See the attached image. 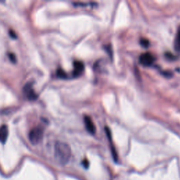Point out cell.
Returning a JSON list of instances; mask_svg holds the SVG:
<instances>
[{
	"label": "cell",
	"mask_w": 180,
	"mask_h": 180,
	"mask_svg": "<svg viewBox=\"0 0 180 180\" xmlns=\"http://www.w3.org/2000/svg\"><path fill=\"white\" fill-rule=\"evenodd\" d=\"M54 157L60 165H66L71 157L70 146L63 141H56L54 146Z\"/></svg>",
	"instance_id": "1"
},
{
	"label": "cell",
	"mask_w": 180,
	"mask_h": 180,
	"mask_svg": "<svg viewBox=\"0 0 180 180\" xmlns=\"http://www.w3.org/2000/svg\"><path fill=\"white\" fill-rule=\"evenodd\" d=\"M43 134H44V129L43 128L38 126L31 129L28 135V139L32 144H38L42 139Z\"/></svg>",
	"instance_id": "2"
},
{
	"label": "cell",
	"mask_w": 180,
	"mask_h": 180,
	"mask_svg": "<svg viewBox=\"0 0 180 180\" xmlns=\"http://www.w3.org/2000/svg\"><path fill=\"white\" fill-rule=\"evenodd\" d=\"M155 58L153 55L149 52L142 53L139 57V62L144 66H150L153 63Z\"/></svg>",
	"instance_id": "3"
},
{
	"label": "cell",
	"mask_w": 180,
	"mask_h": 180,
	"mask_svg": "<svg viewBox=\"0 0 180 180\" xmlns=\"http://www.w3.org/2000/svg\"><path fill=\"white\" fill-rule=\"evenodd\" d=\"M23 91L27 95V98L31 101L35 100L37 98V95L35 94L34 91L32 89V84L30 83H27L25 86L23 87Z\"/></svg>",
	"instance_id": "4"
},
{
	"label": "cell",
	"mask_w": 180,
	"mask_h": 180,
	"mask_svg": "<svg viewBox=\"0 0 180 180\" xmlns=\"http://www.w3.org/2000/svg\"><path fill=\"white\" fill-rule=\"evenodd\" d=\"M74 70H73V76L74 77H78L84 71V63L81 61H75L73 63Z\"/></svg>",
	"instance_id": "5"
},
{
	"label": "cell",
	"mask_w": 180,
	"mask_h": 180,
	"mask_svg": "<svg viewBox=\"0 0 180 180\" xmlns=\"http://www.w3.org/2000/svg\"><path fill=\"white\" fill-rule=\"evenodd\" d=\"M84 124H85V127L90 134H94L96 132V127H95L94 122L91 120L89 116L84 117Z\"/></svg>",
	"instance_id": "6"
},
{
	"label": "cell",
	"mask_w": 180,
	"mask_h": 180,
	"mask_svg": "<svg viewBox=\"0 0 180 180\" xmlns=\"http://www.w3.org/2000/svg\"><path fill=\"white\" fill-rule=\"evenodd\" d=\"M8 135V127L6 124H3L0 127V142L4 143L6 141Z\"/></svg>",
	"instance_id": "7"
},
{
	"label": "cell",
	"mask_w": 180,
	"mask_h": 180,
	"mask_svg": "<svg viewBox=\"0 0 180 180\" xmlns=\"http://www.w3.org/2000/svg\"><path fill=\"white\" fill-rule=\"evenodd\" d=\"M174 48L176 52L180 53V26L178 27L175 38H174Z\"/></svg>",
	"instance_id": "8"
},
{
	"label": "cell",
	"mask_w": 180,
	"mask_h": 180,
	"mask_svg": "<svg viewBox=\"0 0 180 180\" xmlns=\"http://www.w3.org/2000/svg\"><path fill=\"white\" fill-rule=\"evenodd\" d=\"M57 76H58V77H60V78H62V79H65V78H67V74L65 73V72L63 71L62 69H58V70H57Z\"/></svg>",
	"instance_id": "9"
},
{
	"label": "cell",
	"mask_w": 180,
	"mask_h": 180,
	"mask_svg": "<svg viewBox=\"0 0 180 180\" xmlns=\"http://www.w3.org/2000/svg\"><path fill=\"white\" fill-rule=\"evenodd\" d=\"M140 44L143 47H148V45H149V41H148L146 39H142L141 41H140Z\"/></svg>",
	"instance_id": "10"
},
{
	"label": "cell",
	"mask_w": 180,
	"mask_h": 180,
	"mask_svg": "<svg viewBox=\"0 0 180 180\" xmlns=\"http://www.w3.org/2000/svg\"><path fill=\"white\" fill-rule=\"evenodd\" d=\"M8 58H9V59L11 60V61L13 62V63H15V62H16V57H15L14 53H8Z\"/></svg>",
	"instance_id": "11"
},
{
	"label": "cell",
	"mask_w": 180,
	"mask_h": 180,
	"mask_svg": "<svg viewBox=\"0 0 180 180\" xmlns=\"http://www.w3.org/2000/svg\"><path fill=\"white\" fill-rule=\"evenodd\" d=\"M9 34L12 38H13V39H15V38L17 37V34H15V32H14V31L12 30H9Z\"/></svg>",
	"instance_id": "12"
},
{
	"label": "cell",
	"mask_w": 180,
	"mask_h": 180,
	"mask_svg": "<svg viewBox=\"0 0 180 180\" xmlns=\"http://www.w3.org/2000/svg\"><path fill=\"white\" fill-rule=\"evenodd\" d=\"M83 164H84V165L85 166V167H88V161L86 160H84V161H83Z\"/></svg>",
	"instance_id": "13"
}]
</instances>
